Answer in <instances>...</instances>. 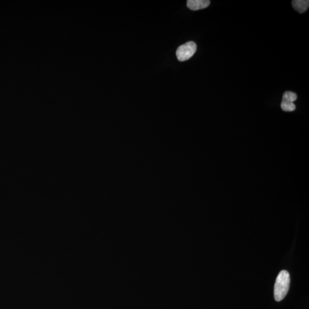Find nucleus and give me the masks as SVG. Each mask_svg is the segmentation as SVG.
Listing matches in <instances>:
<instances>
[{"instance_id":"obj_2","label":"nucleus","mask_w":309,"mask_h":309,"mask_svg":"<svg viewBox=\"0 0 309 309\" xmlns=\"http://www.w3.org/2000/svg\"><path fill=\"white\" fill-rule=\"evenodd\" d=\"M197 49V44L193 41L187 42V43L181 45L177 49L176 55L179 61H186L196 53Z\"/></svg>"},{"instance_id":"obj_4","label":"nucleus","mask_w":309,"mask_h":309,"mask_svg":"<svg viewBox=\"0 0 309 309\" xmlns=\"http://www.w3.org/2000/svg\"><path fill=\"white\" fill-rule=\"evenodd\" d=\"M292 5L295 11L300 14H304L309 8V1L308 0H294L292 1Z\"/></svg>"},{"instance_id":"obj_6","label":"nucleus","mask_w":309,"mask_h":309,"mask_svg":"<svg viewBox=\"0 0 309 309\" xmlns=\"http://www.w3.org/2000/svg\"><path fill=\"white\" fill-rule=\"evenodd\" d=\"M281 109L285 112H292L295 109V105L293 103L282 102Z\"/></svg>"},{"instance_id":"obj_1","label":"nucleus","mask_w":309,"mask_h":309,"mask_svg":"<svg viewBox=\"0 0 309 309\" xmlns=\"http://www.w3.org/2000/svg\"><path fill=\"white\" fill-rule=\"evenodd\" d=\"M290 283V274L287 271H282L279 273L274 285V298L276 301L284 300L289 291Z\"/></svg>"},{"instance_id":"obj_5","label":"nucleus","mask_w":309,"mask_h":309,"mask_svg":"<svg viewBox=\"0 0 309 309\" xmlns=\"http://www.w3.org/2000/svg\"><path fill=\"white\" fill-rule=\"evenodd\" d=\"M297 99V95L296 93L291 91H286L283 95L282 102L293 103Z\"/></svg>"},{"instance_id":"obj_3","label":"nucleus","mask_w":309,"mask_h":309,"mask_svg":"<svg viewBox=\"0 0 309 309\" xmlns=\"http://www.w3.org/2000/svg\"><path fill=\"white\" fill-rule=\"evenodd\" d=\"M210 1L209 0H188L187 5L192 11L206 8L209 6Z\"/></svg>"}]
</instances>
